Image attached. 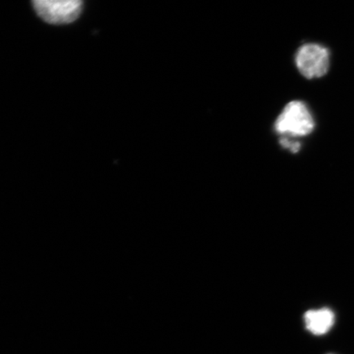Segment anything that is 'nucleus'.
Returning a JSON list of instances; mask_svg holds the SVG:
<instances>
[{"mask_svg": "<svg viewBox=\"0 0 354 354\" xmlns=\"http://www.w3.org/2000/svg\"><path fill=\"white\" fill-rule=\"evenodd\" d=\"M280 144L283 148L289 149L292 153H297L301 149V144L298 141L289 139V137H281Z\"/></svg>", "mask_w": 354, "mask_h": 354, "instance_id": "obj_5", "label": "nucleus"}, {"mask_svg": "<svg viewBox=\"0 0 354 354\" xmlns=\"http://www.w3.org/2000/svg\"><path fill=\"white\" fill-rule=\"evenodd\" d=\"M315 122L307 105L302 101H292L283 109L275 122V130L286 137H300L311 133Z\"/></svg>", "mask_w": 354, "mask_h": 354, "instance_id": "obj_1", "label": "nucleus"}, {"mask_svg": "<svg viewBox=\"0 0 354 354\" xmlns=\"http://www.w3.org/2000/svg\"><path fill=\"white\" fill-rule=\"evenodd\" d=\"M34 10L47 24L64 25L76 21L82 10L80 0H35Z\"/></svg>", "mask_w": 354, "mask_h": 354, "instance_id": "obj_2", "label": "nucleus"}, {"mask_svg": "<svg viewBox=\"0 0 354 354\" xmlns=\"http://www.w3.org/2000/svg\"><path fill=\"white\" fill-rule=\"evenodd\" d=\"M304 318L307 330L316 335L326 334L335 323L334 313L326 308L309 310Z\"/></svg>", "mask_w": 354, "mask_h": 354, "instance_id": "obj_4", "label": "nucleus"}, {"mask_svg": "<svg viewBox=\"0 0 354 354\" xmlns=\"http://www.w3.org/2000/svg\"><path fill=\"white\" fill-rule=\"evenodd\" d=\"M295 63L304 77L320 78L328 72L330 52L321 44H304L296 53Z\"/></svg>", "mask_w": 354, "mask_h": 354, "instance_id": "obj_3", "label": "nucleus"}]
</instances>
